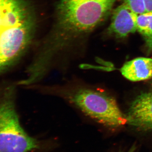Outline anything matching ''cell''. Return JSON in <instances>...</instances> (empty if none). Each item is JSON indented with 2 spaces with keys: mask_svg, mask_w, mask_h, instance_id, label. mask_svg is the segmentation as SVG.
Returning a JSON list of instances; mask_svg holds the SVG:
<instances>
[{
  "mask_svg": "<svg viewBox=\"0 0 152 152\" xmlns=\"http://www.w3.org/2000/svg\"><path fill=\"white\" fill-rule=\"evenodd\" d=\"M116 0H60L56 23L48 39L42 47L46 56L57 54L95 28L107 16Z\"/></svg>",
  "mask_w": 152,
  "mask_h": 152,
  "instance_id": "cell-1",
  "label": "cell"
},
{
  "mask_svg": "<svg viewBox=\"0 0 152 152\" xmlns=\"http://www.w3.org/2000/svg\"><path fill=\"white\" fill-rule=\"evenodd\" d=\"M34 12L25 0H0V72L14 64L30 45Z\"/></svg>",
  "mask_w": 152,
  "mask_h": 152,
  "instance_id": "cell-2",
  "label": "cell"
},
{
  "mask_svg": "<svg viewBox=\"0 0 152 152\" xmlns=\"http://www.w3.org/2000/svg\"><path fill=\"white\" fill-rule=\"evenodd\" d=\"M42 91L57 95L77 108L88 116L109 127L127 124L126 117L111 96L81 85L42 87Z\"/></svg>",
  "mask_w": 152,
  "mask_h": 152,
  "instance_id": "cell-3",
  "label": "cell"
},
{
  "mask_svg": "<svg viewBox=\"0 0 152 152\" xmlns=\"http://www.w3.org/2000/svg\"><path fill=\"white\" fill-rule=\"evenodd\" d=\"M14 96L12 87L0 95V152H28L37 148L38 142L20 124Z\"/></svg>",
  "mask_w": 152,
  "mask_h": 152,
  "instance_id": "cell-4",
  "label": "cell"
},
{
  "mask_svg": "<svg viewBox=\"0 0 152 152\" xmlns=\"http://www.w3.org/2000/svg\"><path fill=\"white\" fill-rule=\"evenodd\" d=\"M127 124L141 129H152V92L139 95L131 104L126 116Z\"/></svg>",
  "mask_w": 152,
  "mask_h": 152,
  "instance_id": "cell-5",
  "label": "cell"
},
{
  "mask_svg": "<svg viewBox=\"0 0 152 152\" xmlns=\"http://www.w3.org/2000/svg\"><path fill=\"white\" fill-rule=\"evenodd\" d=\"M137 14L123 3L113 11L108 31L118 38H124L137 31Z\"/></svg>",
  "mask_w": 152,
  "mask_h": 152,
  "instance_id": "cell-6",
  "label": "cell"
},
{
  "mask_svg": "<svg viewBox=\"0 0 152 152\" xmlns=\"http://www.w3.org/2000/svg\"><path fill=\"white\" fill-rule=\"evenodd\" d=\"M120 71L126 79L131 81L148 80L152 77V59L136 58L125 63Z\"/></svg>",
  "mask_w": 152,
  "mask_h": 152,
  "instance_id": "cell-7",
  "label": "cell"
},
{
  "mask_svg": "<svg viewBox=\"0 0 152 152\" xmlns=\"http://www.w3.org/2000/svg\"><path fill=\"white\" fill-rule=\"evenodd\" d=\"M137 31L143 37L148 54L152 53V12L137 14Z\"/></svg>",
  "mask_w": 152,
  "mask_h": 152,
  "instance_id": "cell-8",
  "label": "cell"
},
{
  "mask_svg": "<svg viewBox=\"0 0 152 152\" xmlns=\"http://www.w3.org/2000/svg\"><path fill=\"white\" fill-rule=\"evenodd\" d=\"M124 3L127 5L135 13L144 14L146 12L144 0H123Z\"/></svg>",
  "mask_w": 152,
  "mask_h": 152,
  "instance_id": "cell-9",
  "label": "cell"
},
{
  "mask_svg": "<svg viewBox=\"0 0 152 152\" xmlns=\"http://www.w3.org/2000/svg\"><path fill=\"white\" fill-rule=\"evenodd\" d=\"M146 12H152V0H144Z\"/></svg>",
  "mask_w": 152,
  "mask_h": 152,
  "instance_id": "cell-10",
  "label": "cell"
}]
</instances>
